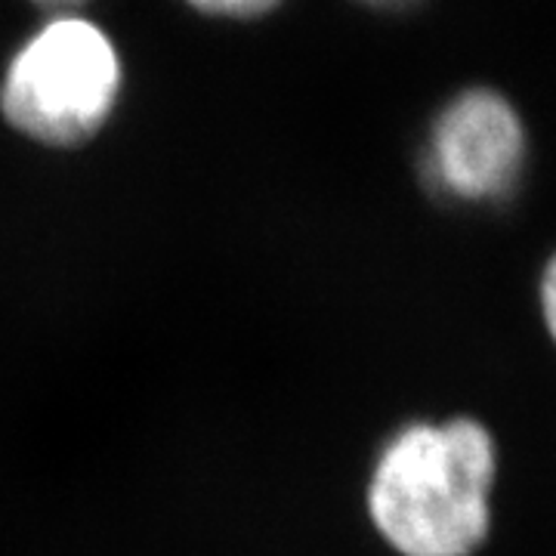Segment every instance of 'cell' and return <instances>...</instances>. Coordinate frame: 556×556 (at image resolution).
I'll return each instance as SVG.
<instances>
[{
    "instance_id": "obj_1",
    "label": "cell",
    "mask_w": 556,
    "mask_h": 556,
    "mask_svg": "<svg viewBox=\"0 0 556 556\" xmlns=\"http://www.w3.org/2000/svg\"><path fill=\"white\" fill-rule=\"evenodd\" d=\"M495 477V439L479 420H415L380 448L368 514L399 556H473L492 529Z\"/></svg>"
},
{
    "instance_id": "obj_2",
    "label": "cell",
    "mask_w": 556,
    "mask_h": 556,
    "mask_svg": "<svg viewBox=\"0 0 556 556\" xmlns=\"http://www.w3.org/2000/svg\"><path fill=\"white\" fill-rule=\"evenodd\" d=\"M127 65L115 35L84 10L47 13L7 60L0 115L25 139L72 149L112 121Z\"/></svg>"
},
{
    "instance_id": "obj_3",
    "label": "cell",
    "mask_w": 556,
    "mask_h": 556,
    "mask_svg": "<svg viewBox=\"0 0 556 556\" xmlns=\"http://www.w3.org/2000/svg\"><path fill=\"white\" fill-rule=\"evenodd\" d=\"M529 127L519 105L492 84H467L437 109L420 146V174L442 199L497 204L519 189Z\"/></svg>"
},
{
    "instance_id": "obj_4",
    "label": "cell",
    "mask_w": 556,
    "mask_h": 556,
    "mask_svg": "<svg viewBox=\"0 0 556 556\" xmlns=\"http://www.w3.org/2000/svg\"><path fill=\"white\" fill-rule=\"evenodd\" d=\"M186 7H192L201 16L226 22H254L276 13L285 0H182Z\"/></svg>"
},
{
    "instance_id": "obj_5",
    "label": "cell",
    "mask_w": 556,
    "mask_h": 556,
    "mask_svg": "<svg viewBox=\"0 0 556 556\" xmlns=\"http://www.w3.org/2000/svg\"><path fill=\"white\" fill-rule=\"evenodd\" d=\"M538 298H541V316H544V325H547V334L556 343V254L547 260V266L541 273Z\"/></svg>"
},
{
    "instance_id": "obj_6",
    "label": "cell",
    "mask_w": 556,
    "mask_h": 556,
    "mask_svg": "<svg viewBox=\"0 0 556 556\" xmlns=\"http://www.w3.org/2000/svg\"><path fill=\"white\" fill-rule=\"evenodd\" d=\"M356 3L368 7V10H378V13H399V10H412L424 0H356Z\"/></svg>"
},
{
    "instance_id": "obj_7",
    "label": "cell",
    "mask_w": 556,
    "mask_h": 556,
    "mask_svg": "<svg viewBox=\"0 0 556 556\" xmlns=\"http://www.w3.org/2000/svg\"><path fill=\"white\" fill-rule=\"evenodd\" d=\"M47 13H62V10H84L90 0H35Z\"/></svg>"
}]
</instances>
